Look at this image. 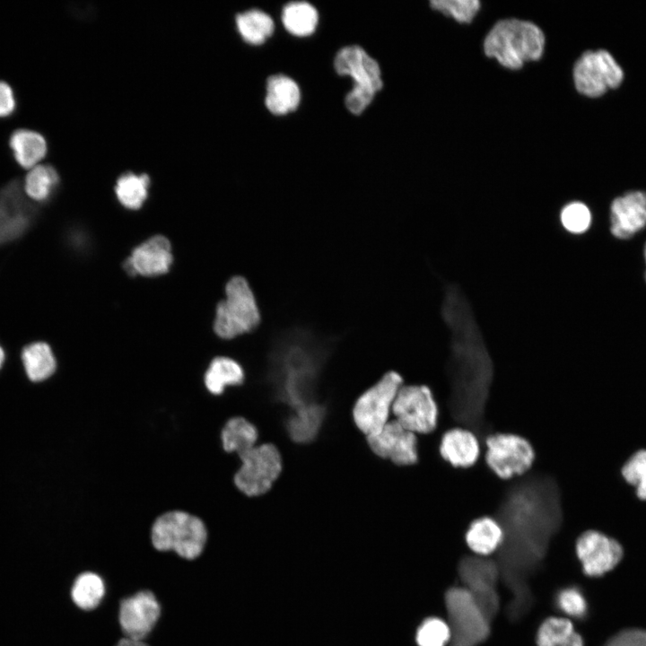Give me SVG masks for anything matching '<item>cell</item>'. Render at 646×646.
I'll use <instances>...</instances> for the list:
<instances>
[{"label": "cell", "instance_id": "cell-7", "mask_svg": "<svg viewBox=\"0 0 646 646\" xmlns=\"http://www.w3.org/2000/svg\"><path fill=\"white\" fill-rule=\"evenodd\" d=\"M450 646H477L490 633L486 617L466 588H451L445 594Z\"/></svg>", "mask_w": 646, "mask_h": 646}, {"label": "cell", "instance_id": "cell-18", "mask_svg": "<svg viewBox=\"0 0 646 646\" xmlns=\"http://www.w3.org/2000/svg\"><path fill=\"white\" fill-rule=\"evenodd\" d=\"M172 263L170 243L162 235H156L137 246L124 262L130 275L154 276L168 272Z\"/></svg>", "mask_w": 646, "mask_h": 646}, {"label": "cell", "instance_id": "cell-2", "mask_svg": "<svg viewBox=\"0 0 646 646\" xmlns=\"http://www.w3.org/2000/svg\"><path fill=\"white\" fill-rule=\"evenodd\" d=\"M442 317L451 333L447 364L449 411L454 421L484 441L492 432L485 419V409L493 379V364L472 310L458 289L447 290Z\"/></svg>", "mask_w": 646, "mask_h": 646}, {"label": "cell", "instance_id": "cell-23", "mask_svg": "<svg viewBox=\"0 0 646 646\" xmlns=\"http://www.w3.org/2000/svg\"><path fill=\"white\" fill-rule=\"evenodd\" d=\"M8 143L17 163L26 169L36 166L48 151L45 137L33 129L17 128L13 130Z\"/></svg>", "mask_w": 646, "mask_h": 646}, {"label": "cell", "instance_id": "cell-13", "mask_svg": "<svg viewBox=\"0 0 646 646\" xmlns=\"http://www.w3.org/2000/svg\"><path fill=\"white\" fill-rule=\"evenodd\" d=\"M573 78L579 92L594 98L604 94L609 88H617L624 79V73L607 50H589L576 62Z\"/></svg>", "mask_w": 646, "mask_h": 646}, {"label": "cell", "instance_id": "cell-9", "mask_svg": "<svg viewBox=\"0 0 646 646\" xmlns=\"http://www.w3.org/2000/svg\"><path fill=\"white\" fill-rule=\"evenodd\" d=\"M39 215V206L25 194L19 179L0 187V247L25 236L36 224Z\"/></svg>", "mask_w": 646, "mask_h": 646}, {"label": "cell", "instance_id": "cell-38", "mask_svg": "<svg viewBox=\"0 0 646 646\" xmlns=\"http://www.w3.org/2000/svg\"><path fill=\"white\" fill-rule=\"evenodd\" d=\"M563 227L572 233H581L588 230L591 222L589 209L581 202L567 205L561 213Z\"/></svg>", "mask_w": 646, "mask_h": 646}, {"label": "cell", "instance_id": "cell-39", "mask_svg": "<svg viewBox=\"0 0 646 646\" xmlns=\"http://www.w3.org/2000/svg\"><path fill=\"white\" fill-rule=\"evenodd\" d=\"M557 603L559 607L571 616L581 617L587 609L583 596L574 588L562 590L557 597Z\"/></svg>", "mask_w": 646, "mask_h": 646}, {"label": "cell", "instance_id": "cell-33", "mask_svg": "<svg viewBox=\"0 0 646 646\" xmlns=\"http://www.w3.org/2000/svg\"><path fill=\"white\" fill-rule=\"evenodd\" d=\"M236 23L242 38L250 44L263 43L274 31L271 17L258 10L238 14Z\"/></svg>", "mask_w": 646, "mask_h": 646}, {"label": "cell", "instance_id": "cell-19", "mask_svg": "<svg viewBox=\"0 0 646 646\" xmlns=\"http://www.w3.org/2000/svg\"><path fill=\"white\" fill-rule=\"evenodd\" d=\"M611 232L627 239L646 226V193L632 191L615 198L610 208Z\"/></svg>", "mask_w": 646, "mask_h": 646}, {"label": "cell", "instance_id": "cell-15", "mask_svg": "<svg viewBox=\"0 0 646 646\" xmlns=\"http://www.w3.org/2000/svg\"><path fill=\"white\" fill-rule=\"evenodd\" d=\"M459 575L486 617L493 619L499 607L495 589L500 575L498 564L478 556H466L459 563Z\"/></svg>", "mask_w": 646, "mask_h": 646}, {"label": "cell", "instance_id": "cell-43", "mask_svg": "<svg viewBox=\"0 0 646 646\" xmlns=\"http://www.w3.org/2000/svg\"><path fill=\"white\" fill-rule=\"evenodd\" d=\"M115 646H150L145 641H137L122 637Z\"/></svg>", "mask_w": 646, "mask_h": 646}, {"label": "cell", "instance_id": "cell-1", "mask_svg": "<svg viewBox=\"0 0 646 646\" xmlns=\"http://www.w3.org/2000/svg\"><path fill=\"white\" fill-rule=\"evenodd\" d=\"M494 519L503 532L498 549L499 570L515 595L511 614L519 616L530 606L528 578L544 559L562 525L557 481L545 473L525 476L505 490Z\"/></svg>", "mask_w": 646, "mask_h": 646}, {"label": "cell", "instance_id": "cell-29", "mask_svg": "<svg viewBox=\"0 0 646 646\" xmlns=\"http://www.w3.org/2000/svg\"><path fill=\"white\" fill-rule=\"evenodd\" d=\"M221 438L225 451L236 452L239 455L255 446L258 434L250 422L244 417L236 416L226 422Z\"/></svg>", "mask_w": 646, "mask_h": 646}, {"label": "cell", "instance_id": "cell-45", "mask_svg": "<svg viewBox=\"0 0 646 646\" xmlns=\"http://www.w3.org/2000/svg\"><path fill=\"white\" fill-rule=\"evenodd\" d=\"M644 258H645V262H646V245H645V249H644ZM645 281H646V272H645Z\"/></svg>", "mask_w": 646, "mask_h": 646}, {"label": "cell", "instance_id": "cell-24", "mask_svg": "<svg viewBox=\"0 0 646 646\" xmlns=\"http://www.w3.org/2000/svg\"><path fill=\"white\" fill-rule=\"evenodd\" d=\"M503 532L497 520L491 517L474 519L466 533L468 547L479 555H487L498 550Z\"/></svg>", "mask_w": 646, "mask_h": 646}, {"label": "cell", "instance_id": "cell-34", "mask_svg": "<svg viewBox=\"0 0 646 646\" xmlns=\"http://www.w3.org/2000/svg\"><path fill=\"white\" fill-rule=\"evenodd\" d=\"M150 179L147 175L127 173L117 181L115 191L119 202L127 208L138 209L147 196Z\"/></svg>", "mask_w": 646, "mask_h": 646}, {"label": "cell", "instance_id": "cell-36", "mask_svg": "<svg viewBox=\"0 0 646 646\" xmlns=\"http://www.w3.org/2000/svg\"><path fill=\"white\" fill-rule=\"evenodd\" d=\"M431 6L459 22H470L480 9L477 0H432Z\"/></svg>", "mask_w": 646, "mask_h": 646}, {"label": "cell", "instance_id": "cell-20", "mask_svg": "<svg viewBox=\"0 0 646 646\" xmlns=\"http://www.w3.org/2000/svg\"><path fill=\"white\" fill-rule=\"evenodd\" d=\"M335 68L339 74L350 75L354 84L369 86L376 92L382 87L378 63L359 46L342 48L336 57Z\"/></svg>", "mask_w": 646, "mask_h": 646}, {"label": "cell", "instance_id": "cell-14", "mask_svg": "<svg viewBox=\"0 0 646 646\" xmlns=\"http://www.w3.org/2000/svg\"><path fill=\"white\" fill-rule=\"evenodd\" d=\"M162 606L150 589H141L118 602V622L123 637L145 641L156 627Z\"/></svg>", "mask_w": 646, "mask_h": 646}, {"label": "cell", "instance_id": "cell-11", "mask_svg": "<svg viewBox=\"0 0 646 646\" xmlns=\"http://www.w3.org/2000/svg\"><path fill=\"white\" fill-rule=\"evenodd\" d=\"M485 461L501 478L524 474L533 464L535 450L524 437L513 433L494 432L484 439Z\"/></svg>", "mask_w": 646, "mask_h": 646}, {"label": "cell", "instance_id": "cell-10", "mask_svg": "<svg viewBox=\"0 0 646 646\" xmlns=\"http://www.w3.org/2000/svg\"><path fill=\"white\" fill-rule=\"evenodd\" d=\"M403 382L396 371H388L364 391L353 408L354 421L366 436L376 434L388 423L389 411Z\"/></svg>", "mask_w": 646, "mask_h": 646}, {"label": "cell", "instance_id": "cell-44", "mask_svg": "<svg viewBox=\"0 0 646 646\" xmlns=\"http://www.w3.org/2000/svg\"><path fill=\"white\" fill-rule=\"evenodd\" d=\"M4 360H5L4 351L2 348V346L0 345V369L3 366Z\"/></svg>", "mask_w": 646, "mask_h": 646}, {"label": "cell", "instance_id": "cell-16", "mask_svg": "<svg viewBox=\"0 0 646 646\" xmlns=\"http://www.w3.org/2000/svg\"><path fill=\"white\" fill-rule=\"evenodd\" d=\"M576 552L589 576H600L614 569L623 557V549L615 539L596 530L582 533Z\"/></svg>", "mask_w": 646, "mask_h": 646}, {"label": "cell", "instance_id": "cell-30", "mask_svg": "<svg viewBox=\"0 0 646 646\" xmlns=\"http://www.w3.org/2000/svg\"><path fill=\"white\" fill-rule=\"evenodd\" d=\"M537 646H583V642L571 621L549 617L538 629Z\"/></svg>", "mask_w": 646, "mask_h": 646}, {"label": "cell", "instance_id": "cell-22", "mask_svg": "<svg viewBox=\"0 0 646 646\" xmlns=\"http://www.w3.org/2000/svg\"><path fill=\"white\" fill-rule=\"evenodd\" d=\"M107 593L103 578L92 571L82 572L74 579L69 596L75 607L83 612L97 609Z\"/></svg>", "mask_w": 646, "mask_h": 646}, {"label": "cell", "instance_id": "cell-25", "mask_svg": "<svg viewBox=\"0 0 646 646\" xmlns=\"http://www.w3.org/2000/svg\"><path fill=\"white\" fill-rule=\"evenodd\" d=\"M300 90L296 83L284 75L270 76L266 83V105L275 115L293 111L300 102Z\"/></svg>", "mask_w": 646, "mask_h": 646}, {"label": "cell", "instance_id": "cell-27", "mask_svg": "<svg viewBox=\"0 0 646 646\" xmlns=\"http://www.w3.org/2000/svg\"><path fill=\"white\" fill-rule=\"evenodd\" d=\"M205 385L214 395H220L227 385H240L244 380L242 367L228 357L214 358L205 374Z\"/></svg>", "mask_w": 646, "mask_h": 646}, {"label": "cell", "instance_id": "cell-41", "mask_svg": "<svg viewBox=\"0 0 646 646\" xmlns=\"http://www.w3.org/2000/svg\"><path fill=\"white\" fill-rule=\"evenodd\" d=\"M605 646H646V631L629 629L613 636Z\"/></svg>", "mask_w": 646, "mask_h": 646}, {"label": "cell", "instance_id": "cell-32", "mask_svg": "<svg viewBox=\"0 0 646 646\" xmlns=\"http://www.w3.org/2000/svg\"><path fill=\"white\" fill-rule=\"evenodd\" d=\"M282 20L290 33L296 36H308L316 29L318 13L307 2H292L284 8Z\"/></svg>", "mask_w": 646, "mask_h": 646}, {"label": "cell", "instance_id": "cell-28", "mask_svg": "<svg viewBox=\"0 0 646 646\" xmlns=\"http://www.w3.org/2000/svg\"><path fill=\"white\" fill-rule=\"evenodd\" d=\"M59 183L57 170L49 164H39L28 171L22 185L25 194L34 202H47Z\"/></svg>", "mask_w": 646, "mask_h": 646}, {"label": "cell", "instance_id": "cell-35", "mask_svg": "<svg viewBox=\"0 0 646 646\" xmlns=\"http://www.w3.org/2000/svg\"><path fill=\"white\" fill-rule=\"evenodd\" d=\"M450 637L449 624L437 617L425 619L416 632L418 646H446Z\"/></svg>", "mask_w": 646, "mask_h": 646}, {"label": "cell", "instance_id": "cell-21", "mask_svg": "<svg viewBox=\"0 0 646 646\" xmlns=\"http://www.w3.org/2000/svg\"><path fill=\"white\" fill-rule=\"evenodd\" d=\"M440 453L454 467H471L476 462L480 454L479 440L467 429L448 430L441 436Z\"/></svg>", "mask_w": 646, "mask_h": 646}, {"label": "cell", "instance_id": "cell-4", "mask_svg": "<svg viewBox=\"0 0 646 646\" xmlns=\"http://www.w3.org/2000/svg\"><path fill=\"white\" fill-rule=\"evenodd\" d=\"M545 48V36L536 24L517 19L498 22L484 42L487 57L509 69H519L525 62L537 60Z\"/></svg>", "mask_w": 646, "mask_h": 646}, {"label": "cell", "instance_id": "cell-17", "mask_svg": "<svg viewBox=\"0 0 646 646\" xmlns=\"http://www.w3.org/2000/svg\"><path fill=\"white\" fill-rule=\"evenodd\" d=\"M367 442L372 452L390 459L394 464L409 466L418 460L415 432L403 427L397 420L388 422L378 433L367 436Z\"/></svg>", "mask_w": 646, "mask_h": 646}, {"label": "cell", "instance_id": "cell-3", "mask_svg": "<svg viewBox=\"0 0 646 646\" xmlns=\"http://www.w3.org/2000/svg\"><path fill=\"white\" fill-rule=\"evenodd\" d=\"M333 345L331 339L302 327L275 336L268 354V379L294 411L315 404L311 396Z\"/></svg>", "mask_w": 646, "mask_h": 646}, {"label": "cell", "instance_id": "cell-6", "mask_svg": "<svg viewBox=\"0 0 646 646\" xmlns=\"http://www.w3.org/2000/svg\"><path fill=\"white\" fill-rule=\"evenodd\" d=\"M226 298L216 307L214 329L224 339L255 330L260 323V312L254 293L242 276H233L225 286Z\"/></svg>", "mask_w": 646, "mask_h": 646}, {"label": "cell", "instance_id": "cell-42", "mask_svg": "<svg viewBox=\"0 0 646 646\" xmlns=\"http://www.w3.org/2000/svg\"><path fill=\"white\" fill-rule=\"evenodd\" d=\"M15 109L16 98L13 89L7 82L0 80V118L13 114Z\"/></svg>", "mask_w": 646, "mask_h": 646}, {"label": "cell", "instance_id": "cell-12", "mask_svg": "<svg viewBox=\"0 0 646 646\" xmlns=\"http://www.w3.org/2000/svg\"><path fill=\"white\" fill-rule=\"evenodd\" d=\"M391 410L396 420L413 432L428 433L437 426L438 406L425 385L401 386Z\"/></svg>", "mask_w": 646, "mask_h": 646}, {"label": "cell", "instance_id": "cell-40", "mask_svg": "<svg viewBox=\"0 0 646 646\" xmlns=\"http://www.w3.org/2000/svg\"><path fill=\"white\" fill-rule=\"evenodd\" d=\"M376 91L369 86L354 84L353 90L345 97V105L354 114H361L372 100Z\"/></svg>", "mask_w": 646, "mask_h": 646}, {"label": "cell", "instance_id": "cell-5", "mask_svg": "<svg viewBox=\"0 0 646 646\" xmlns=\"http://www.w3.org/2000/svg\"><path fill=\"white\" fill-rule=\"evenodd\" d=\"M208 531L204 521L187 511H170L155 519L150 532L153 548L173 553L179 558L194 561L204 553Z\"/></svg>", "mask_w": 646, "mask_h": 646}, {"label": "cell", "instance_id": "cell-37", "mask_svg": "<svg viewBox=\"0 0 646 646\" xmlns=\"http://www.w3.org/2000/svg\"><path fill=\"white\" fill-rule=\"evenodd\" d=\"M622 475L624 479L636 487V494L646 501V450L634 453L624 465Z\"/></svg>", "mask_w": 646, "mask_h": 646}, {"label": "cell", "instance_id": "cell-26", "mask_svg": "<svg viewBox=\"0 0 646 646\" xmlns=\"http://www.w3.org/2000/svg\"><path fill=\"white\" fill-rule=\"evenodd\" d=\"M22 361L28 378L33 382L48 379L57 369L50 346L44 342L27 345L22 351Z\"/></svg>", "mask_w": 646, "mask_h": 646}, {"label": "cell", "instance_id": "cell-8", "mask_svg": "<svg viewBox=\"0 0 646 646\" xmlns=\"http://www.w3.org/2000/svg\"><path fill=\"white\" fill-rule=\"evenodd\" d=\"M241 466L233 477L236 487L247 496L268 492L282 471V458L277 448L265 443L240 453Z\"/></svg>", "mask_w": 646, "mask_h": 646}, {"label": "cell", "instance_id": "cell-31", "mask_svg": "<svg viewBox=\"0 0 646 646\" xmlns=\"http://www.w3.org/2000/svg\"><path fill=\"white\" fill-rule=\"evenodd\" d=\"M324 408L312 404L296 410L287 421V430L296 442H308L312 440L323 421Z\"/></svg>", "mask_w": 646, "mask_h": 646}]
</instances>
